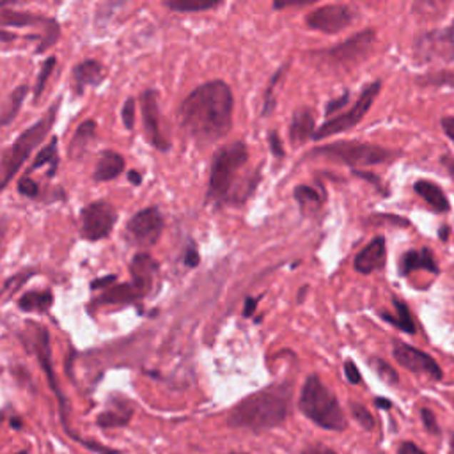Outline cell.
Returning a JSON list of instances; mask_svg holds the SVG:
<instances>
[{
    "label": "cell",
    "instance_id": "6da1fadb",
    "mask_svg": "<svg viewBox=\"0 0 454 454\" xmlns=\"http://www.w3.org/2000/svg\"><path fill=\"white\" fill-rule=\"evenodd\" d=\"M233 105L231 87L222 80H211L183 100L178 111L179 123L196 141L215 142L231 131Z\"/></svg>",
    "mask_w": 454,
    "mask_h": 454
},
{
    "label": "cell",
    "instance_id": "7a4b0ae2",
    "mask_svg": "<svg viewBox=\"0 0 454 454\" xmlns=\"http://www.w3.org/2000/svg\"><path fill=\"white\" fill-rule=\"evenodd\" d=\"M293 387L277 383L241 399L229 413V424L243 430L263 431L281 426L289 413Z\"/></svg>",
    "mask_w": 454,
    "mask_h": 454
},
{
    "label": "cell",
    "instance_id": "3957f363",
    "mask_svg": "<svg viewBox=\"0 0 454 454\" xmlns=\"http://www.w3.org/2000/svg\"><path fill=\"white\" fill-rule=\"evenodd\" d=\"M300 410L323 430L343 431L346 430V419L340 410L336 394L325 385L320 376L311 375L306 380L300 394Z\"/></svg>",
    "mask_w": 454,
    "mask_h": 454
},
{
    "label": "cell",
    "instance_id": "277c9868",
    "mask_svg": "<svg viewBox=\"0 0 454 454\" xmlns=\"http://www.w3.org/2000/svg\"><path fill=\"white\" fill-rule=\"evenodd\" d=\"M59 109V101L39 121H36L32 126H29L16 141L13 142L9 149L0 158V192L11 183V179L18 174L29 156L32 155L36 148L46 138L49 131L52 130L54 121H56V112Z\"/></svg>",
    "mask_w": 454,
    "mask_h": 454
},
{
    "label": "cell",
    "instance_id": "5b68a950",
    "mask_svg": "<svg viewBox=\"0 0 454 454\" xmlns=\"http://www.w3.org/2000/svg\"><path fill=\"white\" fill-rule=\"evenodd\" d=\"M248 149L243 142H233L221 148L211 163L210 186H208V199L224 203L233 196L234 181L240 171L247 166Z\"/></svg>",
    "mask_w": 454,
    "mask_h": 454
},
{
    "label": "cell",
    "instance_id": "8992f818",
    "mask_svg": "<svg viewBox=\"0 0 454 454\" xmlns=\"http://www.w3.org/2000/svg\"><path fill=\"white\" fill-rule=\"evenodd\" d=\"M311 155L323 156V158L346 163L350 167H365L389 162V160H393L396 156V153L389 151V149L382 148V146L369 144V142L343 141L328 146H321V148L314 149Z\"/></svg>",
    "mask_w": 454,
    "mask_h": 454
},
{
    "label": "cell",
    "instance_id": "52a82bcc",
    "mask_svg": "<svg viewBox=\"0 0 454 454\" xmlns=\"http://www.w3.org/2000/svg\"><path fill=\"white\" fill-rule=\"evenodd\" d=\"M382 91V82L376 80V82L368 84L364 87V91L360 93V96L355 100V105L351 109H348L344 113H339L338 117H332L327 123L321 124L320 128H316V133H314V141H323V138L332 137V135L343 133V131L351 130V128L357 126L362 119H364L365 113L369 112V109L375 104L376 96Z\"/></svg>",
    "mask_w": 454,
    "mask_h": 454
},
{
    "label": "cell",
    "instance_id": "ba28073f",
    "mask_svg": "<svg viewBox=\"0 0 454 454\" xmlns=\"http://www.w3.org/2000/svg\"><path fill=\"white\" fill-rule=\"evenodd\" d=\"M357 20V11L346 4H328L311 11L306 18L307 27L323 34H338Z\"/></svg>",
    "mask_w": 454,
    "mask_h": 454
},
{
    "label": "cell",
    "instance_id": "9c48e42d",
    "mask_svg": "<svg viewBox=\"0 0 454 454\" xmlns=\"http://www.w3.org/2000/svg\"><path fill=\"white\" fill-rule=\"evenodd\" d=\"M116 210L107 201H96L82 210V236L91 241L107 238L116 224Z\"/></svg>",
    "mask_w": 454,
    "mask_h": 454
},
{
    "label": "cell",
    "instance_id": "30bf717a",
    "mask_svg": "<svg viewBox=\"0 0 454 454\" xmlns=\"http://www.w3.org/2000/svg\"><path fill=\"white\" fill-rule=\"evenodd\" d=\"M415 56L423 61H453L454 59V24L448 29L424 32L415 39Z\"/></svg>",
    "mask_w": 454,
    "mask_h": 454
},
{
    "label": "cell",
    "instance_id": "8fae6325",
    "mask_svg": "<svg viewBox=\"0 0 454 454\" xmlns=\"http://www.w3.org/2000/svg\"><path fill=\"white\" fill-rule=\"evenodd\" d=\"M32 343H34V350L38 353L39 364H41L43 371L46 373V378H49L50 385H52L54 393L57 394L59 405H61V415H62V424H64L66 431H68L69 437L75 438V435L71 433V430L68 428V408H66V399L61 394L56 380V373H54V365H52V350H50V336L49 331L41 325H32Z\"/></svg>",
    "mask_w": 454,
    "mask_h": 454
},
{
    "label": "cell",
    "instance_id": "7c38bea8",
    "mask_svg": "<svg viewBox=\"0 0 454 454\" xmlns=\"http://www.w3.org/2000/svg\"><path fill=\"white\" fill-rule=\"evenodd\" d=\"M375 39L376 32L373 29H365V31L351 36L350 39H346L344 43H340V45L334 46V49L327 50L323 54L328 57V61L336 62V64H357L362 59L368 57L373 45H375Z\"/></svg>",
    "mask_w": 454,
    "mask_h": 454
},
{
    "label": "cell",
    "instance_id": "4fadbf2b",
    "mask_svg": "<svg viewBox=\"0 0 454 454\" xmlns=\"http://www.w3.org/2000/svg\"><path fill=\"white\" fill-rule=\"evenodd\" d=\"M126 229L135 243L144 245V247L155 245L163 231L162 213L158 208H144L128 221Z\"/></svg>",
    "mask_w": 454,
    "mask_h": 454
},
{
    "label": "cell",
    "instance_id": "5bb4252c",
    "mask_svg": "<svg viewBox=\"0 0 454 454\" xmlns=\"http://www.w3.org/2000/svg\"><path fill=\"white\" fill-rule=\"evenodd\" d=\"M393 355L401 368L417 373V375H426L431 380H437V382L444 376L440 365L435 362L431 355L424 353V351L417 350V348L410 346V344L396 343L393 348Z\"/></svg>",
    "mask_w": 454,
    "mask_h": 454
},
{
    "label": "cell",
    "instance_id": "9a60e30c",
    "mask_svg": "<svg viewBox=\"0 0 454 454\" xmlns=\"http://www.w3.org/2000/svg\"><path fill=\"white\" fill-rule=\"evenodd\" d=\"M141 109H142V123H144L146 135L149 142L160 151L169 149V141L163 135L162 126H160V111L158 101H156L155 91H144L141 96Z\"/></svg>",
    "mask_w": 454,
    "mask_h": 454
},
{
    "label": "cell",
    "instance_id": "2e32d148",
    "mask_svg": "<svg viewBox=\"0 0 454 454\" xmlns=\"http://www.w3.org/2000/svg\"><path fill=\"white\" fill-rule=\"evenodd\" d=\"M387 259V247H385V238L376 236L373 238V241H369V245H365L357 256H355L353 268L358 273H368L376 272V270H382L385 266Z\"/></svg>",
    "mask_w": 454,
    "mask_h": 454
},
{
    "label": "cell",
    "instance_id": "e0dca14e",
    "mask_svg": "<svg viewBox=\"0 0 454 454\" xmlns=\"http://www.w3.org/2000/svg\"><path fill=\"white\" fill-rule=\"evenodd\" d=\"M131 286L137 289L138 295H146L151 291L153 283H155L156 272H158V265L155 259L149 254H137L131 259Z\"/></svg>",
    "mask_w": 454,
    "mask_h": 454
},
{
    "label": "cell",
    "instance_id": "ac0fdd59",
    "mask_svg": "<svg viewBox=\"0 0 454 454\" xmlns=\"http://www.w3.org/2000/svg\"><path fill=\"white\" fill-rule=\"evenodd\" d=\"M415 270H426L431 272L433 276H438L440 270H438L437 261L433 258V252L430 248H419V251H406L405 254L399 259V273L403 277L408 276V273L415 272Z\"/></svg>",
    "mask_w": 454,
    "mask_h": 454
},
{
    "label": "cell",
    "instance_id": "d6986e66",
    "mask_svg": "<svg viewBox=\"0 0 454 454\" xmlns=\"http://www.w3.org/2000/svg\"><path fill=\"white\" fill-rule=\"evenodd\" d=\"M316 133V121H314V112L311 109H298L293 113L291 124H289V138L293 144H303L314 137Z\"/></svg>",
    "mask_w": 454,
    "mask_h": 454
},
{
    "label": "cell",
    "instance_id": "ffe728a7",
    "mask_svg": "<svg viewBox=\"0 0 454 454\" xmlns=\"http://www.w3.org/2000/svg\"><path fill=\"white\" fill-rule=\"evenodd\" d=\"M413 190H415L417 196H420V199L428 204L433 211L437 213H445L449 210V201L445 197V193L442 192L440 186L433 181H428V179H419L413 185Z\"/></svg>",
    "mask_w": 454,
    "mask_h": 454
},
{
    "label": "cell",
    "instance_id": "44dd1931",
    "mask_svg": "<svg viewBox=\"0 0 454 454\" xmlns=\"http://www.w3.org/2000/svg\"><path fill=\"white\" fill-rule=\"evenodd\" d=\"M73 79H75L79 93H82L84 87L98 86V84L104 82L105 68L98 61H84L73 71Z\"/></svg>",
    "mask_w": 454,
    "mask_h": 454
},
{
    "label": "cell",
    "instance_id": "7402d4cb",
    "mask_svg": "<svg viewBox=\"0 0 454 454\" xmlns=\"http://www.w3.org/2000/svg\"><path fill=\"white\" fill-rule=\"evenodd\" d=\"M124 171V158L116 151H105L98 160L94 179L96 181H111Z\"/></svg>",
    "mask_w": 454,
    "mask_h": 454
},
{
    "label": "cell",
    "instance_id": "603a6c76",
    "mask_svg": "<svg viewBox=\"0 0 454 454\" xmlns=\"http://www.w3.org/2000/svg\"><path fill=\"white\" fill-rule=\"evenodd\" d=\"M50 18L29 11L4 9L0 11V24L7 27H29V25H45Z\"/></svg>",
    "mask_w": 454,
    "mask_h": 454
},
{
    "label": "cell",
    "instance_id": "cb8c5ba5",
    "mask_svg": "<svg viewBox=\"0 0 454 454\" xmlns=\"http://www.w3.org/2000/svg\"><path fill=\"white\" fill-rule=\"evenodd\" d=\"M27 93H29V87L25 86V84H21V86H18L16 89L7 96L6 104H4V107L0 109V128L13 123V119L18 116L21 105H24V100L25 96H27Z\"/></svg>",
    "mask_w": 454,
    "mask_h": 454
},
{
    "label": "cell",
    "instance_id": "d4e9b609",
    "mask_svg": "<svg viewBox=\"0 0 454 454\" xmlns=\"http://www.w3.org/2000/svg\"><path fill=\"white\" fill-rule=\"evenodd\" d=\"M94 133H96V121L93 119L84 121L76 128L75 135H73L71 142H69V155H71V158H79V156L84 155V151H86L91 138L94 137Z\"/></svg>",
    "mask_w": 454,
    "mask_h": 454
},
{
    "label": "cell",
    "instance_id": "484cf974",
    "mask_svg": "<svg viewBox=\"0 0 454 454\" xmlns=\"http://www.w3.org/2000/svg\"><path fill=\"white\" fill-rule=\"evenodd\" d=\"M393 303H394V309H396V314H394V316H389V314L385 313H380V316H382L385 321H389V323H393L394 327L399 328V331L406 332V334H415L417 328L412 320V314H410L408 306L399 298H394Z\"/></svg>",
    "mask_w": 454,
    "mask_h": 454
},
{
    "label": "cell",
    "instance_id": "4316f807",
    "mask_svg": "<svg viewBox=\"0 0 454 454\" xmlns=\"http://www.w3.org/2000/svg\"><path fill=\"white\" fill-rule=\"evenodd\" d=\"M295 199L300 204L303 213H313V211L320 210L325 201V196L318 192L316 188H313V186L300 185L295 188Z\"/></svg>",
    "mask_w": 454,
    "mask_h": 454
},
{
    "label": "cell",
    "instance_id": "83f0119b",
    "mask_svg": "<svg viewBox=\"0 0 454 454\" xmlns=\"http://www.w3.org/2000/svg\"><path fill=\"white\" fill-rule=\"evenodd\" d=\"M138 293L137 289L133 288V286L130 284H117L113 286V288L109 289L107 293H104V295L100 296V300H98V306H112V303H130L133 302V300L138 298Z\"/></svg>",
    "mask_w": 454,
    "mask_h": 454
},
{
    "label": "cell",
    "instance_id": "f1b7e54d",
    "mask_svg": "<svg viewBox=\"0 0 454 454\" xmlns=\"http://www.w3.org/2000/svg\"><path fill=\"white\" fill-rule=\"evenodd\" d=\"M131 406L126 405H116L113 410H105L104 413H100L98 417V426L101 428H121L126 426L131 419Z\"/></svg>",
    "mask_w": 454,
    "mask_h": 454
},
{
    "label": "cell",
    "instance_id": "f546056e",
    "mask_svg": "<svg viewBox=\"0 0 454 454\" xmlns=\"http://www.w3.org/2000/svg\"><path fill=\"white\" fill-rule=\"evenodd\" d=\"M54 302V296L50 291H31L25 293L20 298V307L24 311H39L46 313Z\"/></svg>",
    "mask_w": 454,
    "mask_h": 454
},
{
    "label": "cell",
    "instance_id": "4dcf8cb0",
    "mask_svg": "<svg viewBox=\"0 0 454 454\" xmlns=\"http://www.w3.org/2000/svg\"><path fill=\"white\" fill-rule=\"evenodd\" d=\"M221 6L218 0H166V7L179 13H199Z\"/></svg>",
    "mask_w": 454,
    "mask_h": 454
},
{
    "label": "cell",
    "instance_id": "1f68e13d",
    "mask_svg": "<svg viewBox=\"0 0 454 454\" xmlns=\"http://www.w3.org/2000/svg\"><path fill=\"white\" fill-rule=\"evenodd\" d=\"M52 163V167L56 169V163H57V138H52V142H50L49 146H45V148L41 149V151L36 155V160L34 163H32L31 171L34 169H39V167L43 166H50Z\"/></svg>",
    "mask_w": 454,
    "mask_h": 454
},
{
    "label": "cell",
    "instance_id": "d6a6232c",
    "mask_svg": "<svg viewBox=\"0 0 454 454\" xmlns=\"http://www.w3.org/2000/svg\"><path fill=\"white\" fill-rule=\"evenodd\" d=\"M350 410L351 413H353L355 419H357V423L360 424L364 430L369 431L375 428V417L371 415V412H369L364 405H360V403H351Z\"/></svg>",
    "mask_w": 454,
    "mask_h": 454
},
{
    "label": "cell",
    "instance_id": "836d02e7",
    "mask_svg": "<svg viewBox=\"0 0 454 454\" xmlns=\"http://www.w3.org/2000/svg\"><path fill=\"white\" fill-rule=\"evenodd\" d=\"M54 66H56V57H50V59H46L45 62H43L41 71H39L38 80H36V89H34L36 98L41 96L43 89L46 87V80L50 79V75H52V71H54Z\"/></svg>",
    "mask_w": 454,
    "mask_h": 454
},
{
    "label": "cell",
    "instance_id": "e575fe53",
    "mask_svg": "<svg viewBox=\"0 0 454 454\" xmlns=\"http://www.w3.org/2000/svg\"><path fill=\"white\" fill-rule=\"evenodd\" d=\"M373 368H375V371L378 373L380 378H383L387 383H390V385H396V383L399 382L398 373L394 371V369L390 368V365L387 364L385 360H380V358H373Z\"/></svg>",
    "mask_w": 454,
    "mask_h": 454
},
{
    "label": "cell",
    "instance_id": "d590c367",
    "mask_svg": "<svg viewBox=\"0 0 454 454\" xmlns=\"http://www.w3.org/2000/svg\"><path fill=\"white\" fill-rule=\"evenodd\" d=\"M121 119H123L124 128L131 130L135 124V98H128L121 109Z\"/></svg>",
    "mask_w": 454,
    "mask_h": 454
},
{
    "label": "cell",
    "instance_id": "8d00e7d4",
    "mask_svg": "<svg viewBox=\"0 0 454 454\" xmlns=\"http://www.w3.org/2000/svg\"><path fill=\"white\" fill-rule=\"evenodd\" d=\"M18 192L32 199V197L38 196V183L32 181L31 178H21V181L18 183Z\"/></svg>",
    "mask_w": 454,
    "mask_h": 454
},
{
    "label": "cell",
    "instance_id": "74e56055",
    "mask_svg": "<svg viewBox=\"0 0 454 454\" xmlns=\"http://www.w3.org/2000/svg\"><path fill=\"white\" fill-rule=\"evenodd\" d=\"M420 417H423V424L424 428H426V431H430L431 435H437L438 431V424H437V419H435L433 412H431L430 408H423L420 410Z\"/></svg>",
    "mask_w": 454,
    "mask_h": 454
},
{
    "label": "cell",
    "instance_id": "f35d334b",
    "mask_svg": "<svg viewBox=\"0 0 454 454\" xmlns=\"http://www.w3.org/2000/svg\"><path fill=\"white\" fill-rule=\"evenodd\" d=\"M284 71H286V68H281L279 71L276 73V75H273V79H272V82H270V86H268V91H266V98H265V113H268L270 111H272V107H273V100H272V93H273V89H276V84L279 82L281 80V76L284 75Z\"/></svg>",
    "mask_w": 454,
    "mask_h": 454
},
{
    "label": "cell",
    "instance_id": "ab89813d",
    "mask_svg": "<svg viewBox=\"0 0 454 454\" xmlns=\"http://www.w3.org/2000/svg\"><path fill=\"white\" fill-rule=\"evenodd\" d=\"M344 375H346L348 382L353 383V385H357V383L362 382L360 371H358V368H357V365H355L353 360H346V362H344Z\"/></svg>",
    "mask_w": 454,
    "mask_h": 454
},
{
    "label": "cell",
    "instance_id": "60d3db41",
    "mask_svg": "<svg viewBox=\"0 0 454 454\" xmlns=\"http://www.w3.org/2000/svg\"><path fill=\"white\" fill-rule=\"evenodd\" d=\"M268 142H270V149H272L273 155H276L277 158H283L284 148H283V142H281L279 135H277V131H270Z\"/></svg>",
    "mask_w": 454,
    "mask_h": 454
},
{
    "label": "cell",
    "instance_id": "b9f144b4",
    "mask_svg": "<svg viewBox=\"0 0 454 454\" xmlns=\"http://www.w3.org/2000/svg\"><path fill=\"white\" fill-rule=\"evenodd\" d=\"M348 98H350V93H344L343 96L338 98V100H332L331 104L327 105V109H325V112L331 116V113H336L338 111H340V109L348 104Z\"/></svg>",
    "mask_w": 454,
    "mask_h": 454
},
{
    "label": "cell",
    "instance_id": "7bdbcfd3",
    "mask_svg": "<svg viewBox=\"0 0 454 454\" xmlns=\"http://www.w3.org/2000/svg\"><path fill=\"white\" fill-rule=\"evenodd\" d=\"M440 124H442V130L445 131V135H448V137L454 142V116L442 117Z\"/></svg>",
    "mask_w": 454,
    "mask_h": 454
},
{
    "label": "cell",
    "instance_id": "ee69618b",
    "mask_svg": "<svg viewBox=\"0 0 454 454\" xmlns=\"http://www.w3.org/2000/svg\"><path fill=\"white\" fill-rule=\"evenodd\" d=\"M185 263L186 266H192V268H196V266L199 265V252L196 251V247H190L188 251H186Z\"/></svg>",
    "mask_w": 454,
    "mask_h": 454
},
{
    "label": "cell",
    "instance_id": "f6af8a7d",
    "mask_svg": "<svg viewBox=\"0 0 454 454\" xmlns=\"http://www.w3.org/2000/svg\"><path fill=\"white\" fill-rule=\"evenodd\" d=\"M398 454H426V453L420 451V449L417 448L415 444H412V442H403Z\"/></svg>",
    "mask_w": 454,
    "mask_h": 454
},
{
    "label": "cell",
    "instance_id": "bcb514c9",
    "mask_svg": "<svg viewBox=\"0 0 454 454\" xmlns=\"http://www.w3.org/2000/svg\"><path fill=\"white\" fill-rule=\"evenodd\" d=\"M302 454H336V453L332 451V449L323 448V445H311V448H307Z\"/></svg>",
    "mask_w": 454,
    "mask_h": 454
},
{
    "label": "cell",
    "instance_id": "7dc6e473",
    "mask_svg": "<svg viewBox=\"0 0 454 454\" xmlns=\"http://www.w3.org/2000/svg\"><path fill=\"white\" fill-rule=\"evenodd\" d=\"M442 166L448 169L451 178L454 179V156H444V158H442Z\"/></svg>",
    "mask_w": 454,
    "mask_h": 454
},
{
    "label": "cell",
    "instance_id": "c3c4849f",
    "mask_svg": "<svg viewBox=\"0 0 454 454\" xmlns=\"http://www.w3.org/2000/svg\"><path fill=\"white\" fill-rule=\"evenodd\" d=\"M256 300L254 298H248L247 300V303H245V309H243V314L245 316H251L252 313H254V309H256Z\"/></svg>",
    "mask_w": 454,
    "mask_h": 454
},
{
    "label": "cell",
    "instance_id": "681fc988",
    "mask_svg": "<svg viewBox=\"0 0 454 454\" xmlns=\"http://www.w3.org/2000/svg\"><path fill=\"white\" fill-rule=\"evenodd\" d=\"M13 39H16V36H14L13 32H7V31H2V29H0V43L13 41Z\"/></svg>",
    "mask_w": 454,
    "mask_h": 454
},
{
    "label": "cell",
    "instance_id": "f907efd6",
    "mask_svg": "<svg viewBox=\"0 0 454 454\" xmlns=\"http://www.w3.org/2000/svg\"><path fill=\"white\" fill-rule=\"evenodd\" d=\"M6 231H7V221L4 217H0V248H2V241H4V236H6Z\"/></svg>",
    "mask_w": 454,
    "mask_h": 454
},
{
    "label": "cell",
    "instance_id": "816d5d0a",
    "mask_svg": "<svg viewBox=\"0 0 454 454\" xmlns=\"http://www.w3.org/2000/svg\"><path fill=\"white\" fill-rule=\"evenodd\" d=\"M128 179H130L131 183H135V185H141L142 181V176L138 174L137 171H130V174H128Z\"/></svg>",
    "mask_w": 454,
    "mask_h": 454
},
{
    "label": "cell",
    "instance_id": "f5cc1de1",
    "mask_svg": "<svg viewBox=\"0 0 454 454\" xmlns=\"http://www.w3.org/2000/svg\"><path fill=\"white\" fill-rule=\"evenodd\" d=\"M113 281H116V277H105V279H101V281H94L93 288L94 289L101 288V286H105V284H109V283H113Z\"/></svg>",
    "mask_w": 454,
    "mask_h": 454
},
{
    "label": "cell",
    "instance_id": "db71d44e",
    "mask_svg": "<svg viewBox=\"0 0 454 454\" xmlns=\"http://www.w3.org/2000/svg\"><path fill=\"white\" fill-rule=\"evenodd\" d=\"M376 406H380V408H390L393 406V403L389 401V399H382V398H376Z\"/></svg>",
    "mask_w": 454,
    "mask_h": 454
},
{
    "label": "cell",
    "instance_id": "11a10c76",
    "mask_svg": "<svg viewBox=\"0 0 454 454\" xmlns=\"http://www.w3.org/2000/svg\"><path fill=\"white\" fill-rule=\"evenodd\" d=\"M440 238H442V240H445V238H448V227H444V229H442Z\"/></svg>",
    "mask_w": 454,
    "mask_h": 454
},
{
    "label": "cell",
    "instance_id": "9f6ffc18",
    "mask_svg": "<svg viewBox=\"0 0 454 454\" xmlns=\"http://www.w3.org/2000/svg\"><path fill=\"white\" fill-rule=\"evenodd\" d=\"M451 448H453V454H454V433L451 435Z\"/></svg>",
    "mask_w": 454,
    "mask_h": 454
},
{
    "label": "cell",
    "instance_id": "6f0895ef",
    "mask_svg": "<svg viewBox=\"0 0 454 454\" xmlns=\"http://www.w3.org/2000/svg\"><path fill=\"white\" fill-rule=\"evenodd\" d=\"M16 454H29L27 451H20V453H16Z\"/></svg>",
    "mask_w": 454,
    "mask_h": 454
},
{
    "label": "cell",
    "instance_id": "680465c9",
    "mask_svg": "<svg viewBox=\"0 0 454 454\" xmlns=\"http://www.w3.org/2000/svg\"><path fill=\"white\" fill-rule=\"evenodd\" d=\"M233 454H236V453H233Z\"/></svg>",
    "mask_w": 454,
    "mask_h": 454
}]
</instances>
